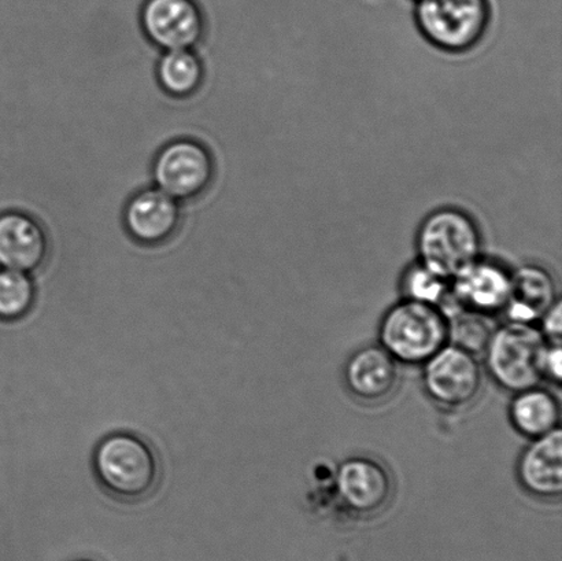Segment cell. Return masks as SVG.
Instances as JSON below:
<instances>
[{
	"label": "cell",
	"instance_id": "obj_6",
	"mask_svg": "<svg viewBox=\"0 0 562 561\" xmlns=\"http://www.w3.org/2000/svg\"><path fill=\"white\" fill-rule=\"evenodd\" d=\"M423 386L442 409L470 408L483 388L481 362L470 351L448 344L423 366Z\"/></svg>",
	"mask_w": 562,
	"mask_h": 561
},
{
	"label": "cell",
	"instance_id": "obj_17",
	"mask_svg": "<svg viewBox=\"0 0 562 561\" xmlns=\"http://www.w3.org/2000/svg\"><path fill=\"white\" fill-rule=\"evenodd\" d=\"M205 69L192 49H173L159 59L157 77L165 91L175 98L191 97L200 90Z\"/></svg>",
	"mask_w": 562,
	"mask_h": 561
},
{
	"label": "cell",
	"instance_id": "obj_12",
	"mask_svg": "<svg viewBox=\"0 0 562 561\" xmlns=\"http://www.w3.org/2000/svg\"><path fill=\"white\" fill-rule=\"evenodd\" d=\"M181 218L179 201L154 187L132 198L124 212L130 235L139 244L157 246L178 231Z\"/></svg>",
	"mask_w": 562,
	"mask_h": 561
},
{
	"label": "cell",
	"instance_id": "obj_3",
	"mask_svg": "<svg viewBox=\"0 0 562 561\" xmlns=\"http://www.w3.org/2000/svg\"><path fill=\"white\" fill-rule=\"evenodd\" d=\"M379 340L398 364L423 367L449 344V318L439 306L404 299L385 313Z\"/></svg>",
	"mask_w": 562,
	"mask_h": 561
},
{
	"label": "cell",
	"instance_id": "obj_21",
	"mask_svg": "<svg viewBox=\"0 0 562 561\" xmlns=\"http://www.w3.org/2000/svg\"><path fill=\"white\" fill-rule=\"evenodd\" d=\"M541 333L548 344H561L562 335V307L559 300L544 315L539 318Z\"/></svg>",
	"mask_w": 562,
	"mask_h": 561
},
{
	"label": "cell",
	"instance_id": "obj_10",
	"mask_svg": "<svg viewBox=\"0 0 562 561\" xmlns=\"http://www.w3.org/2000/svg\"><path fill=\"white\" fill-rule=\"evenodd\" d=\"M454 305L482 316L504 312L509 301L510 273L494 261L479 258L450 280Z\"/></svg>",
	"mask_w": 562,
	"mask_h": 561
},
{
	"label": "cell",
	"instance_id": "obj_13",
	"mask_svg": "<svg viewBox=\"0 0 562 561\" xmlns=\"http://www.w3.org/2000/svg\"><path fill=\"white\" fill-rule=\"evenodd\" d=\"M47 256V234L35 218L20 212L0 214V268L36 272Z\"/></svg>",
	"mask_w": 562,
	"mask_h": 561
},
{
	"label": "cell",
	"instance_id": "obj_2",
	"mask_svg": "<svg viewBox=\"0 0 562 561\" xmlns=\"http://www.w3.org/2000/svg\"><path fill=\"white\" fill-rule=\"evenodd\" d=\"M418 262L446 279L483 257V235L476 220L459 207L428 214L416 236Z\"/></svg>",
	"mask_w": 562,
	"mask_h": 561
},
{
	"label": "cell",
	"instance_id": "obj_1",
	"mask_svg": "<svg viewBox=\"0 0 562 561\" xmlns=\"http://www.w3.org/2000/svg\"><path fill=\"white\" fill-rule=\"evenodd\" d=\"M92 470L99 486L120 503H140L157 491L161 465L145 438L130 431L109 434L97 445Z\"/></svg>",
	"mask_w": 562,
	"mask_h": 561
},
{
	"label": "cell",
	"instance_id": "obj_14",
	"mask_svg": "<svg viewBox=\"0 0 562 561\" xmlns=\"http://www.w3.org/2000/svg\"><path fill=\"white\" fill-rule=\"evenodd\" d=\"M517 480L532 497L553 502L562 493L561 430L532 439L517 463Z\"/></svg>",
	"mask_w": 562,
	"mask_h": 561
},
{
	"label": "cell",
	"instance_id": "obj_7",
	"mask_svg": "<svg viewBox=\"0 0 562 561\" xmlns=\"http://www.w3.org/2000/svg\"><path fill=\"white\" fill-rule=\"evenodd\" d=\"M157 189L176 201H189L203 194L214 176L211 152L195 141L168 143L157 154L153 168Z\"/></svg>",
	"mask_w": 562,
	"mask_h": 561
},
{
	"label": "cell",
	"instance_id": "obj_15",
	"mask_svg": "<svg viewBox=\"0 0 562 561\" xmlns=\"http://www.w3.org/2000/svg\"><path fill=\"white\" fill-rule=\"evenodd\" d=\"M558 301L553 274L537 263H527L510 273L509 301L504 312L508 322L533 324Z\"/></svg>",
	"mask_w": 562,
	"mask_h": 561
},
{
	"label": "cell",
	"instance_id": "obj_4",
	"mask_svg": "<svg viewBox=\"0 0 562 561\" xmlns=\"http://www.w3.org/2000/svg\"><path fill=\"white\" fill-rule=\"evenodd\" d=\"M548 343L533 324L506 322L494 329L484 349L486 370L509 393L539 386Z\"/></svg>",
	"mask_w": 562,
	"mask_h": 561
},
{
	"label": "cell",
	"instance_id": "obj_19",
	"mask_svg": "<svg viewBox=\"0 0 562 561\" xmlns=\"http://www.w3.org/2000/svg\"><path fill=\"white\" fill-rule=\"evenodd\" d=\"M402 291H404V299L426 302V304L439 306L443 312H448L453 306L450 280L440 277L418 261L406 269L402 278Z\"/></svg>",
	"mask_w": 562,
	"mask_h": 561
},
{
	"label": "cell",
	"instance_id": "obj_8",
	"mask_svg": "<svg viewBox=\"0 0 562 561\" xmlns=\"http://www.w3.org/2000/svg\"><path fill=\"white\" fill-rule=\"evenodd\" d=\"M336 492L350 514L371 518L387 508L393 498L394 482L390 471L379 461L352 458L336 472Z\"/></svg>",
	"mask_w": 562,
	"mask_h": 561
},
{
	"label": "cell",
	"instance_id": "obj_11",
	"mask_svg": "<svg viewBox=\"0 0 562 561\" xmlns=\"http://www.w3.org/2000/svg\"><path fill=\"white\" fill-rule=\"evenodd\" d=\"M344 378L352 397L361 403L380 404L398 388V362L382 346L369 345L347 360Z\"/></svg>",
	"mask_w": 562,
	"mask_h": 561
},
{
	"label": "cell",
	"instance_id": "obj_23",
	"mask_svg": "<svg viewBox=\"0 0 562 561\" xmlns=\"http://www.w3.org/2000/svg\"><path fill=\"white\" fill-rule=\"evenodd\" d=\"M76 561H92V560H76Z\"/></svg>",
	"mask_w": 562,
	"mask_h": 561
},
{
	"label": "cell",
	"instance_id": "obj_20",
	"mask_svg": "<svg viewBox=\"0 0 562 561\" xmlns=\"http://www.w3.org/2000/svg\"><path fill=\"white\" fill-rule=\"evenodd\" d=\"M446 316L449 318V344L475 356L483 354L494 332L487 317L460 307Z\"/></svg>",
	"mask_w": 562,
	"mask_h": 561
},
{
	"label": "cell",
	"instance_id": "obj_16",
	"mask_svg": "<svg viewBox=\"0 0 562 561\" xmlns=\"http://www.w3.org/2000/svg\"><path fill=\"white\" fill-rule=\"evenodd\" d=\"M509 419L515 430L530 441L548 436L560 428V401L541 386L522 390L512 400Z\"/></svg>",
	"mask_w": 562,
	"mask_h": 561
},
{
	"label": "cell",
	"instance_id": "obj_18",
	"mask_svg": "<svg viewBox=\"0 0 562 561\" xmlns=\"http://www.w3.org/2000/svg\"><path fill=\"white\" fill-rule=\"evenodd\" d=\"M36 302L31 273L0 269V321L19 322L30 315Z\"/></svg>",
	"mask_w": 562,
	"mask_h": 561
},
{
	"label": "cell",
	"instance_id": "obj_5",
	"mask_svg": "<svg viewBox=\"0 0 562 561\" xmlns=\"http://www.w3.org/2000/svg\"><path fill=\"white\" fill-rule=\"evenodd\" d=\"M415 21L418 32L432 47L462 54L486 37L492 5L488 0H416Z\"/></svg>",
	"mask_w": 562,
	"mask_h": 561
},
{
	"label": "cell",
	"instance_id": "obj_22",
	"mask_svg": "<svg viewBox=\"0 0 562 561\" xmlns=\"http://www.w3.org/2000/svg\"><path fill=\"white\" fill-rule=\"evenodd\" d=\"M562 375V350L561 344H548L543 357V379L560 384Z\"/></svg>",
	"mask_w": 562,
	"mask_h": 561
},
{
	"label": "cell",
	"instance_id": "obj_9",
	"mask_svg": "<svg viewBox=\"0 0 562 561\" xmlns=\"http://www.w3.org/2000/svg\"><path fill=\"white\" fill-rule=\"evenodd\" d=\"M142 26L150 42L165 52L192 49L205 32V21L194 0H147Z\"/></svg>",
	"mask_w": 562,
	"mask_h": 561
}]
</instances>
